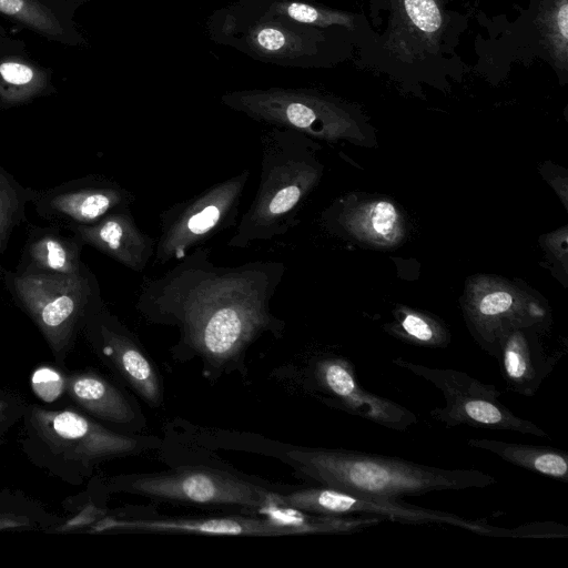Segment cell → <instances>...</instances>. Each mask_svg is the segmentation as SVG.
I'll return each mask as SVG.
<instances>
[{
  "label": "cell",
  "mask_w": 568,
  "mask_h": 568,
  "mask_svg": "<svg viewBox=\"0 0 568 568\" xmlns=\"http://www.w3.org/2000/svg\"><path fill=\"white\" fill-rule=\"evenodd\" d=\"M85 324L91 335L99 339L103 354L134 390L152 406H159L161 388L153 366L103 302L91 312Z\"/></svg>",
  "instance_id": "14"
},
{
  "label": "cell",
  "mask_w": 568,
  "mask_h": 568,
  "mask_svg": "<svg viewBox=\"0 0 568 568\" xmlns=\"http://www.w3.org/2000/svg\"><path fill=\"white\" fill-rule=\"evenodd\" d=\"M257 513L273 524L302 534H354L383 523L379 518L364 516H328L304 511L282 503L277 494L270 491Z\"/></svg>",
  "instance_id": "19"
},
{
  "label": "cell",
  "mask_w": 568,
  "mask_h": 568,
  "mask_svg": "<svg viewBox=\"0 0 568 568\" xmlns=\"http://www.w3.org/2000/svg\"><path fill=\"white\" fill-rule=\"evenodd\" d=\"M314 375L321 389L352 415L394 430H405L417 423V416L408 408L363 388L354 365L344 357L318 359Z\"/></svg>",
  "instance_id": "13"
},
{
  "label": "cell",
  "mask_w": 568,
  "mask_h": 568,
  "mask_svg": "<svg viewBox=\"0 0 568 568\" xmlns=\"http://www.w3.org/2000/svg\"><path fill=\"white\" fill-rule=\"evenodd\" d=\"M123 489L143 496L200 505L257 509L270 491L233 475L207 467H181L172 471L129 477Z\"/></svg>",
  "instance_id": "9"
},
{
  "label": "cell",
  "mask_w": 568,
  "mask_h": 568,
  "mask_svg": "<svg viewBox=\"0 0 568 568\" xmlns=\"http://www.w3.org/2000/svg\"><path fill=\"white\" fill-rule=\"evenodd\" d=\"M393 364L429 382L443 393L445 406L433 408L429 415L446 427L465 425L550 438L538 425L505 406L499 400L503 392L494 384H485L465 372L429 367L400 357L394 358Z\"/></svg>",
  "instance_id": "7"
},
{
  "label": "cell",
  "mask_w": 568,
  "mask_h": 568,
  "mask_svg": "<svg viewBox=\"0 0 568 568\" xmlns=\"http://www.w3.org/2000/svg\"><path fill=\"white\" fill-rule=\"evenodd\" d=\"M99 513L100 511L94 507H88L81 513V515L77 516L73 520L68 523L65 527L73 528L90 524L98 517Z\"/></svg>",
  "instance_id": "29"
},
{
  "label": "cell",
  "mask_w": 568,
  "mask_h": 568,
  "mask_svg": "<svg viewBox=\"0 0 568 568\" xmlns=\"http://www.w3.org/2000/svg\"><path fill=\"white\" fill-rule=\"evenodd\" d=\"M285 271L281 261L216 265L210 250L197 246L163 275L144 278L135 306L151 322L176 326L186 346L222 363L260 334L281 329L271 301Z\"/></svg>",
  "instance_id": "1"
},
{
  "label": "cell",
  "mask_w": 568,
  "mask_h": 568,
  "mask_svg": "<svg viewBox=\"0 0 568 568\" xmlns=\"http://www.w3.org/2000/svg\"><path fill=\"white\" fill-rule=\"evenodd\" d=\"M126 268L143 272L154 256L155 240L136 224L131 209L112 212L100 221L68 230Z\"/></svg>",
  "instance_id": "15"
},
{
  "label": "cell",
  "mask_w": 568,
  "mask_h": 568,
  "mask_svg": "<svg viewBox=\"0 0 568 568\" xmlns=\"http://www.w3.org/2000/svg\"><path fill=\"white\" fill-rule=\"evenodd\" d=\"M248 179L245 169L162 211L154 262H178L213 236L236 227Z\"/></svg>",
  "instance_id": "6"
},
{
  "label": "cell",
  "mask_w": 568,
  "mask_h": 568,
  "mask_svg": "<svg viewBox=\"0 0 568 568\" xmlns=\"http://www.w3.org/2000/svg\"><path fill=\"white\" fill-rule=\"evenodd\" d=\"M0 12L48 38H65L63 26L39 0H0Z\"/></svg>",
  "instance_id": "24"
},
{
  "label": "cell",
  "mask_w": 568,
  "mask_h": 568,
  "mask_svg": "<svg viewBox=\"0 0 568 568\" xmlns=\"http://www.w3.org/2000/svg\"><path fill=\"white\" fill-rule=\"evenodd\" d=\"M261 148L257 190L227 242L233 248L286 235L320 174L315 145L305 134L274 126L261 138Z\"/></svg>",
  "instance_id": "4"
},
{
  "label": "cell",
  "mask_w": 568,
  "mask_h": 568,
  "mask_svg": "<svg viewBox=\"0 0 568 568\" xmlns=\"http://www.w3.org/2000/svg\"><path fill=\"white\" fill-rule=\"evenodd\" d=\"M0 278L55 355L68 351L80 325L103 302L89 266L78 274H21L0 265Z\"/></svg>",
  "instance_id": "5"
},
{
  "label": "cell",
  "mask_w": 568,
  "mask_h": 568,
  "mask_svg": "<svg viewBox=\"0 0 568 568\" xmlns=\"http://www.w3.org/2000/svg\"><path fill=\"white\" fill-rule=\"evenodd\" d=\"M31 423L50 449L67 459L90 463L133 452L138 442L113 433L72 410L36 406Z\"/></svg>",
  "instance_id": "12"
},
{
  "label": "cell",
  "mask_w": 568,
  "mask_h": 568,
  "mask_svg": "<svg viewBox=\"0 0 568 568\" xmlns=\"http://www.w3.org/2000/svg\"><path fill=\"white\" fill-rule=\"evenodd\" d=\"M84 244L65 229L29 224L17 273L78 274L88 265L81 254Z\"/></svg>",
  "instance_id": "18"
},
{
  "label": "cell",
  "mask_w": 568,
  "mask_h": 568,
  "mask_svg": "<svg viewBox=\"0 0 568 568\" xmlns=\"http://www.w3.org/2000/svg\"><path fill=\"white\" fill-rule=\"evenodd\" d=\"M133 194L102 174H88L36 190L31 204L40 219L69 230L91 225L105 215L131 209Z\"/></svg>",
  "instance_id": "10"
},
{
  "label": "cell",
  "mask_w": 568,
  "mask_h": 568,
  "mask_svg": "<svg viewBox=\"0 0 568 568\" xmlns=\"http://www.w3.org/2000/svg\"><path fill=\"white\" fill-rule=\"evenodd\" d=\"M34 377L45 382L44 383H32L34 392L38 393L39 396L43 397L45 400H50L49 387L51 388L53 395L57 397L60 394V388L62 385V378L58 375L55 371L50 368H40L34 372Z\"/></svg>",
  "instance_id": "27"
},
{
  "label": "cell",
  "mask_w": 568,
  "mask_h": 568,
  "mask_svg": "<svg viewBox=\"0 0 568 568\" xmlns=\"http://www.w3.org/2000/svg\"><path fill=\"white\" fill-rule=\"evenodd\" d=\"M398 214L387 201L375 202L368 210L366 227L378 237H389L397 225Z\"/></svg>",
  "instance_id": "26"
},
{
  "label": "cell",
  "mask_w": 568,
  "mask_h": 568,
  "mask_svg": "<svg viewBox=\"0 0 568 568\" xmlns=\"http://www.w3.org/2000/svg\"><path fill=\"white\" fill-rule=\"evenodd\" d=\"M287 455L307 478L322 486L377 498L402 499L496 483L494 476L477 469L439 468L366 452L301 447Z\"/></svg>",
  "instance_id": "3"
},
{
  "label": "cell",
  "mask_w": 568,
  "mask_h": 568,
  "mask_svg": "<svg viewBox=\"0 0 568 568\" xmlns=\"http://www.w3.org/2000/svg\"><path fill=\"white\" fill-rule=\"evenodd\" d=\"M497 40L506 62H547L556 75H568V0H530L521 16ZM504 53L501 57H504ZM505 62V64H506Z\"/></svg>",
  "instance_id": "11"
},
{
  "label": "cell",
  "mask_w": 568,
  "mask_h": 568,
  "mask_svg": "<svg viewBox=\"0 0 568 568\" xmlns=\"http://www.w3.org/2000/svg\"><path fill=\"white\" fill-rule=\"evenodd\" d=\"M470 447L490 452L505 462L552 479L568 481V454L564 450L495 439L473 438Z\"/></svg>",
  "instance_id": "20"
},
{
  "label": "cell",
  "mask_w": 568,
  "mask_h": 568,
  "mask_svg": "<svg viewBox=\"0 0 568 568\" xmlns=\"http://www.w3.org/2000/svg\"><path fill=\"white\" fill-rule=\"evenodd\" d=\"M456 1L367 0L368 28L357 47V64L407 87L462 80L469 68L458 48L469 14Z\"/></svg>",
  "instance_id": "2"
},
{
  "label": "cell",
  "mask_w": 568,
  "mask_h": 568,
  "mask_svg": "<svg viewBox=\"0 0 568 568\" xmlns=\"http://www.w3.org/2000/svg\"><path fill=\"white\" fill-rule=\"evenodd\" d=\"M28 523V519L24 517L0 514V530L26 526Z\"/></svg>",
  "instance_id": "30"
},
{
  "label": "cell",
  "mask_w": 568,
  "mask_h": 568,
  "mask_svg": "<svg viewBox=\"0 0 568 568\" xmlns=\"http://www.w3.org/2000/svg\"><path fill=\"white\" fill-rule=\"evenodd\" d=\"M125 530L142 532H184L214 536H283L290 530L262 518H164L119 520L105 518L92 531Z\"/></svg>",
  "instance_id": "17"
},
{
  "label": "cell",
  "mask_w": 568,
  "mask_h": 568,
  "mask_svg": "<svg viewBox=\"0 0 568 568\" xmlns=\"http://www.w3.org/2000/svg\"><path fill=\"white\" fill-rule=\"evenodd\" d=\"M257 42L267 51H277L284 45L285 37L274 28H264L257 34Z\"/></svg>",
  "instance_id": "28"
},
{
  "label": "cell",
  "mask_w": 568,
  "mask_h": 568,
  "mask_svg": "<svg viewBox=\"0 0 568 568\" xmlns=\"http://www.w3.org/2000/svg\"><path fill=\"white\" fill-rule=\"evenodd\" d=\"M278 499L297 509L328 516H364L413 525H449L489 537H506L507 528L478 520H468L456 514L429 509L394 498H377L351 494L332 487H311L277 495Z\"/></svg>",
  "instance_id": "8"
},
{
  "label": "cell",
  "mask_w": 568,
  "mask_h": 568,
  "mask_svg": "<svg viewBox=\"0 0 568 568\" xmlns=\"http://www.w3.org/2000/svg\"><path fill=\"white\" fill-rule=\"evenodd\" d=\"M7 408V404L3 400H0V415L4 412Z\"/></svg>",
  "instance_id": "31"
},
{
  "label": "cell",
  "mask_w": 568,
  "mask_h": 568,
  "mask_svg": "<svg viewBox=\"0 0 568 568\" xmlns=\"http://www.w3.org/2000/svg\"><path fill=\"white\" fill-rule=\"evenodd\" d=\"M495 358L507 389L528 397L538 392L559 361L521 327H513L501 336Z\"/></svg>",
  "instance_id": "16"
},
{
  "label": "cell",
  "mask_w": 568,
  "mask_h": 568,
  "mask_svg": "<svg viewBox=\"0 0 568 568\" xmlns=\"http://www.w3.org/2000/svg\"><path fill=\"white\" fill-rule=\"evenodd\" d=\"M64 385L75 403L100 418L113 423H129L134 417L125 397L94 373L74 374Z\"/></svg>",
  "instance_id": "21"
},
{
  "label": "cell",
  "mask_w": 568,
  "mask_h": 568,
  "mask_svg": "<svg viewBox=\"0 0 568 568\" xmlns=\"http://www.w3.org/2000/svg\"><path fill=\"white\" fill-rule=\"evenodd\" d=\"M397 334L424 347H444L448 343L445 331L423 315L405 313L397 324Z\"/></svg>",
  "instance_id": "25"
},
{
  "label": "cell",
  "mask_w": 568,
  "mask_h": 568,
  "mask_svg": "<svg viewBox=\"0 0 568 568\" xmlns=\"http://www.w3.org/2000/svg\"><path fill=\"white\" fill-rule=\"evenodd\" d=\"M34 193V189L20 184L0 163V254L7 251L13 231L28 221L27 205Z\"/></svg>",
  "instance_id": "23"
},
{
  "label": "cell",
  "mask_w": 568,
  "mask_h": 568,
  "mask_svg": "<svg viewBox=\"0 0 568 568\" xmlns=\"http://www.w3.org/2000/svg\"><path fill=\"white\" fill-rule=\"evenodd\" d=\"M48 77L38 67L19 60L0 61V108L19 105L44 93Z\"/></svg>",
  "instance_id": "22"
}]
</instances>
